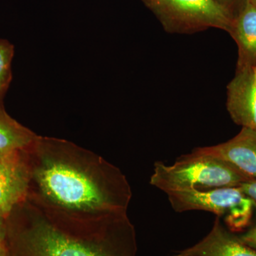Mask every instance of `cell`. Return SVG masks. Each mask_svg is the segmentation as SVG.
<instances>
[{"label": "cell", "instance_id": "1", "mask_svg": "<svg viewBox=\"0 0 256 256\" xmlns=\"http://www.w3.org/2000/svg\"><path fill=\"white\" fill-rule=\"evenodd\" d=\"M9 256H136V233L124 210L112 212L94 226L6 218Z\"/></svg>", "mask_w": 256, "mask_h": 256}, {"label": "cell", "instance_id": "2", "mask_svg": "<svg viewBox=\"0 0 256 256\" xmlns=\"http://www.w3.org/2000/svg\"><path fill=\"white\" fill-rule=\"evenodd\" d=\"M36 178L50 198L69 208L126 210L130 197L128 185L101 186L80 170L63 163L47 164Z\"/></svg>", "mask_w": 256, "mask_h": 256}, {"label": "cell", "instance_id": "3", "mask_svg": "<svg viewBox=\"0 0 256 256\" xmlns=\"http://www.w3.org/2000/svg\"><path fill=\"white\" fill-rule=\"evenodd\" d=\"M252 180L232 163L193 150L172 165L156 162L150 184L168 194L240 186Z\"/></svg>", "mask_w": 256, "mask_h": 256}, {"label": "cell", "instance_id": "4", "mask_svg": "<svg viewBox=\"0 0 256 256\" xmlns=\"http://www.w3.org/2000/svg\"><path fill=\"white\" fill-rule=\"evenodd\" d=\"M170 204L176 212L200 210L212 212L224 218L227 228L234 233L250 225L256 210L255 202L240 186H230L206 191H178L166 194Z\"/></svg>", "mask_w": 256, "mask_h": 256}, {"label": "cell", "instance_id": "5", "mask_svg": "<svg viewBox=\"0 0 256 256\" xmlns=\"http://www.w3.org/2000/svg\"><path fill=\"white\" fill-rule=\"evenodd\" d=\"M149 6L170 33L191 34L208 28L230 33L235 18L217 0H154Z\"/></svg>", "mask_w": 256, "mask_h": 256}, {"label": "cell", "instance_id": "6", "mask_svg": "<svg viewBox=\"0 0 256 256\" xmlns=\"http://www.w3.org/2000/svg\"><path fill=\"white\" fill-rule=\"evenodd\" d=\"M226 106L236 124L256 131V65L236 68L227 86Z\"/></svg>", "mask_w": 256, "mask_h": 256}, {"label": "cell", "instance_id": "7", "mask_svg": "<svg viewBox=\"0 0 256 256\" xmlns=\"http://www.w3.org/2000/svg\"><path fill=\"white\" fill-rule=\"evenodd\" d=\"M22 151L0 152V213L5 218L26 196L28 171Z\"/></svg>", "mask_w": 256, "mask_h": 256}, {"label": "cell", "instance_id": "8", "mask_svg": "<svg viewBox=\"0 0 256 256\" xmlns=\"http://www.w3.org/2000/svg\"><path fill=\"white\" fill-rule=\"evenodd\" d=\"M172 256H256V249L224 226L220 218L217 216L212 230L204 238Z\"/></svg>", "mask_w": 256, "mask_h": 256}, {"label": "cell", "instance_id": "9", "mask_svg": "<svg viewBox=\"0 0 256 256\" xmlns=\"http://www.w3.org/2000/svg\"><path fill=\"white\" fill-rule=\"evenodd\" d=\"M195 150L226 160L244 174L256 180V131L242 128L238 134L217 146L198 148Z\"/></svg>", "mask_w": 256, "mask_h": 256}, {"label": "cell", "instance_id": "10", "mask_svg": "<svg viewBox=\"0 0 256 256\" xmlns=\"http://www.w3.org/2000/svg\"><path fill=\"white\" fill-rule=\"evenodd\" d=\"M238 46L236 68L256 65V5L246 0L230 32Z\"/></svg>", "mask_w": 256, "mask_h": 256}, {"label": "cell", "instance_id": "11", "mask_svg": "<svg viewBox=\"0 0 256 256\" xmlns=\"http://www.w3.org/2000/svg\"><path fill=\"white\" fill-rule=\"evenodd\" d=\"M34 140L33 134L12 118L0 105V152H23Z\"/></svg>", "mask_w": 256, "mask_h": 256}, {"label": "cell", "instance_id": "12", "mask_svg": "<svg viewBox=\"0 0 256 256\" xmlns=\"http://www.w3.org/2000/svg\"><path fill=\"white\" fill-rule=\"evenodd\" d=\"M13 56L14 46L8 42L0 41V98L4 96L11 82Z\"/></svg>", "mask_w": 256, "mask_h": 256}, {"label": "cell", "instance_id": "13", "mask_svg": "<svg viewBox=\"0 0 256 256\" xmlns=\"http://www.w3.org/2000/svg\"><path fill=\"white\" fill-rule=\"evenodd\" d=\"M220 4L226 8L233 13L234 16H236L238 12L242 9L246 0H217Z\"/></svg>", "mask_w": 256, "mask_h": 256}, {"label": "cell", "instance_id": "14", "mask_svg": "<svg viewBox=\"0 0 256 256\" xmlns=\"http://www.w3.org/2000/svg\"><path fill=\"white\" fill-rule=\"evenodd\" d=\"M240 238L249 246L256 249V224L252 228L247 230L245 234L240 236Z\"/></svg>", "mask_w": 256, "mask_h": 256}, {"label": "cell", "instance_id": "15", "mask_svg": "<svg viewBox=\"0 0 256 256\" xmlns=\"http://www.w3.org/2000/svg\"><path fill=\"white\" fill-rule=\"evenodd\" d=\"M240 188L248 196L250 197L256 204V180H252L242 184Z\"/></svg>", "mask_w": 256, "mask_h": 256}, {"label": "cell", "instance_id": "16", "mask_svg": "<svg viewBox=\"0 0 256 256\" xmlns=\"http://www.w3.org/2000/svg\"><path fill=\"white\" fill-rule=\"evenodd\" d=\"M6 234V218L0 213V244H4Z\"/></svg>", "mask_w": 256, "mask_h": 256}, {"label": "cell", "instance_id": "17", "mask_svg": "<svg viewBox=\"0 0 256 256\" xmlns=\"http://www.w3.org/2000/svg\"><path fill=\"white\" fill-rule=\"evenodd\" d=\"M0 256H9L4 244L0 245Z\"/></svg>", "mask_w": 256, "mask_h": 256}, {"label": "cell", "instance_id": "18", "mask_svg": "<svg viewBox=\"0 0 256 256\" xmlns=\"http://www.w3.org/2000/svg\"><path fill=\"white\" fill-rule=\"evenodd\" d=\"M144 1H146V4H148V6H149V5L153 1H154V0H144Z\"/></svg>", "mask_w": 256, "mask_h": 256}, {"label": "cell", "instance_id": "19", "mask_svg": "<svg viewBox=\"0 0 256 256\" xmlns=\"http://www.w3.org/2000/svg\"><path fill=\"white\" fill-rule=\"evenodd\" d=\"M249 1H250V2H252V4L256 5V0H249Z\"/></svg>", "mask_w": 256, "mask_h": 256}, {"label": "cell", "instance_id": "20", "mask_svg": "<svg viewBox=\"0 0 256 256\" xmlns=\"http://www.w3.org/2000/svg\"><path fill=\"white\" fill-rule=\"evenodd\" d=\"M1 244H0V245H1Z\"/></svg>", "mask_w": 256, "mask_h": 256}]
</instances>
